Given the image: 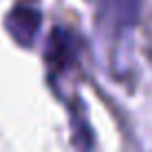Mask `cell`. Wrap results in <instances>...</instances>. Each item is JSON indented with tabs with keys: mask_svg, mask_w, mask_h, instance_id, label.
Masks as SVG:
<instances>
[{
	"mask_svg": "<svg viewBox=\"0 0 152 152\" xmlns=\"http://www.w3.org/2000/svg\"><path fill=\"white\" fill-rule=\"evenodd\" d=\"M7 27H9L11 35L18 42L29 44V42L33 40L38 27H40L38 9H33V7H18V9H13L11 15H9V20H7Z\"/></svg>",
	"mask_w": 152,
	"mask_h": 152,
	"instance_id": "cell-1",
	"label": "cell"
}]
</instances>
